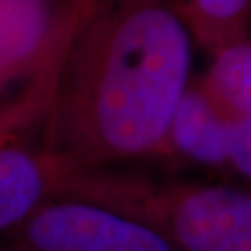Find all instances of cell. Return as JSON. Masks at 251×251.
I'll list each match as a JSON object with an SVG mask.
<instances>
[{"mask_svg":"<svg viewBox=\"0 0 251 251\" xmlns=\"http://www.w3.org/2000/svg\"><path fill=\"white\" fill-rule=\"evenodd\" d=\"M250 0H194L198 11L210 21H231L240 15Z\"/></svg>","mask_w":251,"mask_h":251,"instance_id":"cell-10","label":"cell"},{"mask_svg":"<svg viewBox=\"0 0 251 251\" xmlns=\"http://www.w3.org/2000/svg\"><path fill=\"white\" fill-rule=\"evenodd\" d=\"M227 158L240 173L251 177V116H242L229 123Z\"/></svg>","mask_w":251,"mask_h":251,"instance_id":"cell-9","label":"cell"},{"mask_svg":"<svg viewBox=\"0 0 251 251\" xmlns=\"http://www.w3.org/2000/svg\"><path fill=\"white\" fill-rule=\"evenodd\" d=\"M192 39L168 0H91L60 60L43 149L73 170L160 149Z\"/></svg>","mask_w":251,"mask_h":251,"instance_id":"cell-1","label":"cell"},{"mask_svg":"<svg viewBox=\"0 0 251 251\" xmlns=\"http://www.w3.org/2000/svg\"><path fill=\"white\" fill-rule=\"evenodd\" d=\"M73 170L41 147H0V238L26 222L39 206L60 198Z\"/></svg>","mask_w":251,"mask_h":251,"instance_id":"cell-5","label":"cell"},{"mask_svg":"<svg viewBox=\"0 0 251 251\" xmlns=\"http://www.w3.org/2000/svg\"><path fill=\"white\" fill-rule=\"evenodd\" d=\"M60 60L19 90L15 97L0 102V147L25 144L32 130L43 128L52 102Z\"/></svg>","mask_w":251,"mask_h":251,"instance_id":"cell-7","label":"cell"},{"mask_svg":"<svg viewBox=\"0 0 251 251\" xmlns=\"http://www.w3.org/2000/svg\"><path fill=\"white\" fill-rule=\"evenodd\" d=\"M168 138L182 154L194 160L203 164L227 160L229 123L218 116L201 91H184L171 117Z\"/></svg>","mask_w":251,"mask_h":251,"instance_id":"cell-6","label":"cell"},{"mask_svg":"<svg viewBox=\"0 0 251 251\" xmlns=\"http://www.w3.org/2000/svg\"><path fill=\"white\" fill-rule=\"evenodd\" d=\"M84 198L145 224L164 238L170 233L184 251H251V196L242 192L205 188L168 198L93 175Z\"/></svg>","mask_w":251,"mask_h":251,"instance_id":"cell-2","label":"cell"},{"mask_svg":"<svg viewBox=\"0 0 251 251\" xmlns=\"http://www.w3.org/2000/svg\"><path fill=\"white\" fill-rule=\"evenodd\" d=\"M214 91L244 116H251V45L238 43L218 54L210 69Z\"/></svg>","mask_w":251,"mask_h":251,"instance_id":"cell-8","label":"cell"},{"mask_svg":"<svg viewBox=\"0 0 251 251\" xmlns=\"http://www.w3.org/2000/svg\"><path fill=\"white\" fill-rule=\"evenodd\" d=\"M91 0H0V95L62 58Z\"/></svg>","mask_w":251,"mask_h":251,"instance_id":"cell-4","label":"cell"},{"mask_svg":"<svg viewBox=\"0 0 251 251\" xmlns=\"http://www.w3.org/2000/svg\"><path fill=\"white\" fill-rule=\"evenodd\" d=\"M0 251H173L168 238L106 206L56 198L0 238Z\"/></svg>","mask_w":251,"mask_h":251,"instance_id":"cell-3","label":"cell"}]
</instances>
